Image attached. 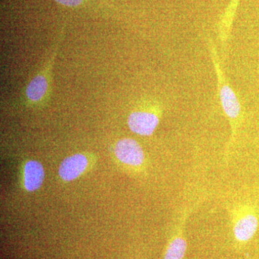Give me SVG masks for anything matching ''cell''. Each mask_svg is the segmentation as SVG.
Wrapping results in <instances>:
<instances>
[{"mask_svg": "<svg viewBox=\"0 0 259 259\" xmlns=\"http://www.w3.org/2000/svg\"><path fill=\"white\" fill-rule=\"evenodd\" d=\"M88 164V158L81 153L69 156L61 163L59 176L66 182L74 180L85 171Z\"/></svg>", "mask_w": 259, "mask_h": 259, "instance_id": "obj_5", "label": "cell"}, {"mask_svg": "<svg viewBox=\"0 0 259 259\" xmlns=\"http://www.w3.org/2000/svg\"><path fill=\"white\" fill-rule=\"evenodd\" d=\"M44 180V169L41 163L36 161H29L23 170L24 187L28 192L40 188Z\"/></svg>", "mask_w": 259, "mask_h": 259, "instance_id": "obj_6", "label": "cell"}, {"mask_svg": "<svg viewBox=\"0 0 259 259\" xmlns=\"http://www.w3.org/2000/svg\"><path fill=\"white\" fill-rule=\"evenodd\" d=\"M115 154L119 161L131 166H139L144 163V153L137 141L132 139H122L116 143Z\"/></svg>", "mask_w": 259, "mask_h": 259, "instance_id": "obj_4", "label": "cell"}, {"mask_svg": "<svg viewBox=\"0 0 259 259\" xmlns=\"http://www.w3.org/2000/svg\"><path fill=\"white\" fill-rule=\"evenodd\" d=\"M62 33L54 42L52 52L49 56L45 64L42 65L38 72L26 85L22 95V98L27 106L37 107L44 106L50 100L52 93V68L54 66L58 51L62 41Z\"/></svg>", "mask_w": 259, "mask_h": 259, "instance_id": "obj_1", "label": "cell"}, {"mask_svg": "<svg viewBox=\"0 0 259 259\" xmlns=\"http://www.w3.org/2000/svg\"><path fill=\"white\" fill-rule=\"evenodd\" d=\"M258 219L252 214L242 216L235 223L233 233L237 241L245 242L249 241L254 236L258 228Z\"/></svg>", "mask_w": 259, "mask_h": 259, "instance_id": "obj_7", "label": "cell"}, {"mask_svg": "<svg viewBox=\"0 0 259 259\" xmlns=\"http://www.w3.org/2000/svg\"><path fill=\"white\" fill-rule=\"evenodd\" d=\"M187 250V243L182 235L174 238L167 247L163 259H183Z\"/></svg>", "mask_w": 259, "mask_h": 259, "instance_id": "obj_8", "label": "cell"}, {"mask_svg": "<svg viewBox=\"0 0 259 259\" xmlns=\"http://www.w3.org/2000/svg\"><path fill=\"white\" fill-rule=\"evenodd\" d=\"M54 1L64 6L75 8V7L80 6L84 0H54Z\"/></svg>", "mask_w": 259, "mask_h": 259, "instance_id": "obj_9", "label": "cell"}, {"mask_svg": "<svg viewBox=\"0 0 259 259\" xmlns=\"http://www.w3.org/2000/svg\"><path fill=\"white\" fill-rule=\"evenodd\" d=\"M209 49L212 54V60L214 65V71L218 79V93L220 100L222 105L223 111L230 120L232 127V138L234 137L238 119L241 113V106L236 93L232 90L229 83L226 81L224 72L221 69L219 58L215 47L212 40H209Z\"/></svg>", "mask_w": 259, "mask_h": 259, "instance_id": "obj_2", "label": "cell"}, {"mask_svg": "<svg viewBox=\"0 0 259 259\" xmlns=\"http://www.w3.org/2000/svg\"><path fill=\"white\" fill-rule=\"evenodd\" d=\"M161 107L154 100L141 103L128 116L127 125L130 130L139 136H149L153 134L160 122Z\"/></svg>", "mask_w": 259, "mask_h": 259, "instance_id": "obj_3", "label": "cell"}]
</instances>
